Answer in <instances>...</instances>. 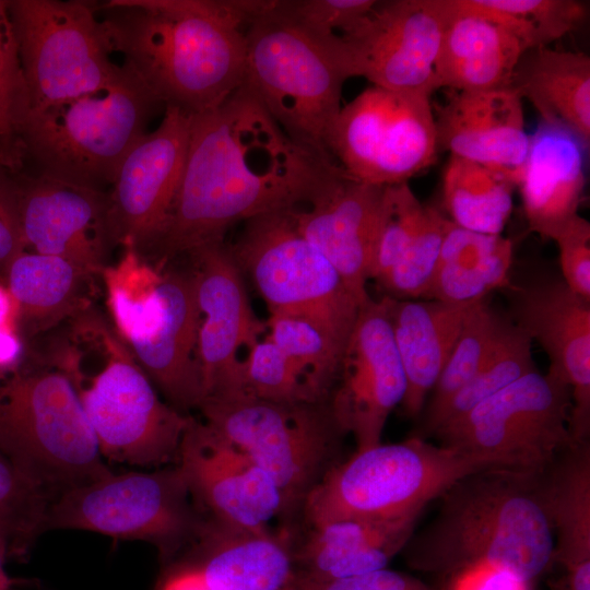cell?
<instances>
[{
  "instance_id": "cell-1",
  "label": "cell",
  "mask_w": 590,
  "mask_h": 590,
  "mask_svg": "<svg viewBox=\"0 0 590 590\" xmlns=\"http://www.w3.org/2000/svg\"><path fill=\"white\" fill-rule=\"evenodd\" d=\"M332 163L295 144L243 83L219 106L191 116L174 201L141 255L189 253L223 240L237 222L290 210Z\"/></svg>"
},
{
  "instance_id": "cell-2",
  "label": "cell",
  "mask_w": 590,
  "mask_h": 590,
  "mask_svg": "<svg viewBox=\"0 0 590 590\" xmlns=\"http://www.w3.org/2000/svg\"><path fill=\"white\" fill-rule=\"evenodd\" d=\"M266 0H109L97 4L113 52L166 106H219L245 81V28Z\"/></svg>"
},
{
  "instance_id": "cell-3",
  "label": "cell",
  "mask_w": 590,
  "mask_h": 590,
  "mask_svg": "<svg viewBox=\"0 0 590 590\" xmlns=\"http://www.w3.org/2000/svg\"><path fill=\"white\" fill-rule=\"evenodd\" d=\"M543 471L496 467L457 481L405 544L408 564L444 578L485 566L533 587L554 550Z\"/></svg>"
},
{
  "instance_id": "cell-4",
  "label": "cell",
  "mask_w": 590,
  "mask_h": 590,
  "mask_svg": "<svg viewBox=\"0 0 590 590\" xmlns=\"http://www.w3.org/2000/svg\"><path fill=\"white\" fill-rule=\"evenodd\" d=\"M244 33V84L295 144L334 162L327 140L353 76L344 51L302 28L280 0H269Z\"/></svg>"
},
{
  "instance_id": "cell-5",
  "label": "cell",
  "mask_w": 590,
  "mask_h": 590,
  "mask_svg": "<svg viewBox=\"0 0 590 590\" xmlns=\"http://www.w3.org/2000/svg\"><path fill=\"white\" fill-rule=\"evenodd\" d=\"M160 105L126 68L103 90L30 110L19 138V172L28 164L25 174L107 190Z\"/></svg>"
},
{
  "instance_id": "cell-6",
  "label": "cell",
  "mask_w": 590,
  "mask_h": 590,
  "mask_svg": "<svg viewBox=\"0 0 590 590\" xmlns=\"http://www.w3.org/2000/svg\"><path fill=\"white\" fill-rule=\"evenodd\" d=\"M102 273L118 335L140 367L176 410L199 408L204 390L193 272L161 273L128 250Z\"/></svg>"
},
{
  "instance_id": "cell-7",
  "label": "cell",
  "mask_w": 590,
  "mask_h": 590,
  "mask_svg": "<svg viewBox=\"0 0 590 590\" xmlns=\"http://www.w3.org/2000/svg\"><path fill=\"white\" fill-rule=\"evenodd\" d=\"M0 451L51 500L111 472L62 370L16 366L0 373Z\"/></svg>"
},
{
  "instance_id": "cell-8",
  "label": "cell",
  "mask_w": 590,
  "mask_h": 590,
  "mask_svg": "<svg viewBox=\"0 0 590 590\" xmlns=\"http://www.w3.org/2000/svg\"><path fill=\"white\" fill-rule=\"evenodd\" d=\"M496 467L504 465L412 436L356 450L335 463L302 506L310 528L345 519L398 518L423 512L460 479Z\"/></svg>"
},
{
  "instance_id": "cell-9",
  "label": "cell",
  "mask_w": 590,
  "mask_h": 590,
  "mask_svg": "<svg viewBox=\"0 0 590 590\" xmlns=\"http://www.w3.org/2000/svg\"><path fill=\"white\" fill-rule=\"evenodd\" d=\"M222 437L246 452L274 482L285 510L302 506L308 493L338 462L339 438L329 405L276 402L247 391L208 398L199 406Z\"/></svg>"
},
{
  "instance_id": "cell-10",
  "label": "cell",
  "mask_w": 590,
  "mask_h": 590,
  "mask_svg": "<svg viewBox=\"0 0 590 590\" xmlns=\"http://www.w3.org/2000/svg\"><path fill=\"white\" fill-rule=\"evenodd\" d=\"M204 520L177 468L106 476L60 493L47 510L46 531L84 530L154 545L174 556L196 541Z\"/></svg>"
},
{
  "instance_id": "cell-11",
  "label": "cell",
  "mask_w": 590,
  "mask_h": 590,
  "mask_svg": "<svg viewBox=\"0 0 590 590\" xmlns=\"http://www.w3.org/2000/svg\"><path fill=\"white\" fill-rule=\"evenodd\" d=\"M245 223L229 250L253 281L270 315L306 318L344 351L362 304L338 271L298 233L288 210Z\"/></svg>"
},
{
  "instance_id": "cell-12",
  "label": "cell",
  "mask_w": 590,
  "mask_h": 590,
  "mask_svg": "<svg viewBox=\"0 0 590 590\" xmlns=\"http://www.w3.org/2000/svg\"><path fill=\"white\" fill-rule=\"evenodd\" d=\"M31 109H39L117 82L125 66L113 49L97 4L82 0L8 1Z\"/></svg>"
},
{
  "instance_id": "cell-13",
  "label": "cell",
  "mask_w": 590,
  "mask_h": 590,
  "mask_svg": "<svg viewBox=\"0 0 590 590\" xmlns=\"http://www.w3.org/2000/svg\"><path fill=\"white\" fill-rule=\"evenodd\" d=\"M569 386L553 370L515 380L433 435L438 444L504 467L541 472L574 442Z\"/></svg>"
},
{
  "instance_id": "cell-14",
  "label": "cell",
  "mask_w": 590,
  "mask_h": 590,
  "mask_svg": "<svg viewBox=\"0 0 590 590\" xmlns=\"http://www.w3.org/2000/svg\"><path fill=\"white\" fill-rule=\"evenodd\" d=\"M327 150L357 180L381 187L408 182L438 153L430 96L367 87L341 108Z\"/></svg>"
},
{
  "instance_id": "cell-15",
  "label": "cell",
  "mask_w": 590,
  "mask_h": 590,
  "mask_svg": "<svg viewBox=\"0 0 590 590\" xmlns=\"http://www.w3.org/2000/svg\"><path fill=\"white\" fill-rule=\"evenodd\" d=\"M102 332L105 366L76 390L103 458L138 467L176 461L191 417L162 402L121 339Z\"/></svg>"
},
{
  "instance_id": "cell-16",
  "label": "cell",
  "mask_w": 590,
  "mask_h": 590,
  "mask_svg": "<svg viewBox=\"0 0 590 590\" xmlns=\"http://www.w3.org/2000/svg\"><path fill=\"white\" fill-rule=\"evenodd\" d=\"M451 14L450 0L377 1L338 39L352 75L387 90L430 96L439 88L435 66Z\"/></svg>"
},
{
  "instance_id": "cell-17",
  "label": "cell",
  "mask_w": 590,
  "mask_h": 590,
  "mask_svg": "<svg viewBox=\"0 0 590 590\" xmlns=\"http://www.w3.org/2000/svg\"><path fill=\"white\" fill-rule=\"evenodd\" d=\"M334 385L328 405L340 430L354 437L356 450L380 444L390 413L406 392L388 295L361 306Z\"/></svg>"
},
{
  "instance_id": "cell-18",
  "label": "cell",
  "mask_w": 590,
  "mask_h": 590,
  "mask_svg": "<svg viewBox=\"0 0 590 590\" xmlns=\"http://www.w3.org/2000/svg\"><path fill=\"white\" fill-rule=\"evenodd\" d=\"M189 253L196 267L200 311L197 356L204 400L246 391L238 351L243 346L249 350L260 340L266 324L255 316L239 267L223 240Z\"/></svg>"
},
{
  "instance_id": "cell-19",
  "label": "cell",
  "mask_w": 590,
  "mask_h": 590,
  "mask_svg": "<svg viewBox=\"0 0 590 590\" xmlns=\"http://www.w3.org/2000/svg\"><path fill=\"white\" fill-rule=\"evenodd\" d=\"M25 250L67 259L101 272L118 244L108 190L13 173Z\"/></svg>"
},
{
  "instance_id": "cell-20",
  "label": "cell",
  "mask_w": 590,
  "mask_h": 590,
  "mask_svg": "<svg viewBox=\"0 0 590 590\" xmlns=\"http://www.w3.org/2000/svg\"><path fill=\"white\" fill-rule=\"evenodd\" d=\"M176 462L197 506L209 511L214 521L267 530L273 518L286 512L271 477L204 422L191 417Z\"/></svg>"
},
{
  "instance_id": "cell-21",
  "label": "cell",
  "mask_w": 590,
  "mask_h": 590,
  "mask_svg": "<svg viewBox=\"0 0 590 590\" xmlns=\"http://www.w3.org/2000/svg\"><path fill=\"white\" fill-rule=\"evenodd\" d=\"M384 187L349 176L330 164L300 203L288 210L298 233L338 271L363 305L369 299L377 223Z\"/></svg>"
},
{
  "instance_id": "cell-22",
  "label": "cell",
  "mask_w": 590,
  "mask_h": 590,
  "mask_svg": "<svg viewBox=\"0 0 590 590\" xmlns=\"http://www.w3.org/2000/svg\"><path fill=\"white\" fill-rule=\"evenodd\" d=\"M191 116L166 106L158 127L121 161L108 190L118 244L142 252L164 225L184 170Z\"/></svg>"
},
{
  "instance_id": "cell-23",
  "label": "cell",
  "mask_w": 590,
  "mask_h": 590,
  "mask_svg": "<svg viewBox=\"0 0 590 590\" xmlns=\"http://www.w3.org/2000/svg\"><path fill=\"white\" fill-rule=\"evenodd\" d=\"M514 323L536 341L548 369L570 388L574 442L590 440V300L563 279H546L517 292Z\"/></svg>"
},
{
  "instance_id": "cell-24",
  "label": "cell",
  "mask_w": 590,
  "mask_h": 590,
  "mask_svg": "<svg viewBox=\"0 0 590 590\" xmlns=\"http://www.w3.org/2000/svg\"><path fill=\"white\" fill-rule=\"evenodd\" d=\"M433 111L438 151L496 170L518 187L530 134L522 98L514 88L449 90L447 101Z\"/></svg>"
},
{
  "instance_id": "cell-25",
  "label": "cell",
  "mask_w": 590,
  "mask_h": 590,
  "mask_svg": "<svg viewBox=\"0 0 590 590\" xmlns=\"http://www.w3.org/2000/svg\"><path fill=\"white\" fill-rule=\"evenodd\" d=\"M588 150L568 130L540 122L518 185L529 228L554 239L578 214Z\"/></svg>"
},
{
  "instance_id": "cell-26",
  "label": "cell",
  "mask_w": 590,
  "mask_h": 590,
  "mask_svg": "<svg viewBox=\"0 0 590 590\" xmlns=\"http://www.w3.org/2000/svg\"><path fill=\"white\" fill-rule=\"evenodd\" d=\"M196 565L211 590H296L294 554L267 530L204 521Z\"/></svg>"
},
{
  "instance_id": "cell-27",
  "label": "cell",
  "mask_w": 590,
  "mask_h": 590,
  "mask_svg": "<svg viewBox=\"0 0 590 590\" xmlns=\"http://www.w3.org/2000/svg\"><path fill=\"white\" fill-rule=\"evenodd\" d=\"M422 512L391 519H345L311 527L294 555L296 575L331 580L387 568L413 534Z\"/></svg>"
},
{
  "instance_id": "cell-28",
  "label": "cell",
  "mask_w": 590,
  "mask_h": 590,
  "mask_svg": "<svg viewBox=\"0 0 590 590\" xmlns=\"http://www.w3.org/2000/svg\"><path fill=\"white\" fill-rule=\"evenodd\" d=\"M388 297L392 333L406 379L401 406L406 415L416 416L452 352L471 304Z\"/></svg>"
},
{
  "instance_id": "cell-29",
  "label": "cell",
  "mask_w": 590,
  "mask_h": 590,
  "mask_svg": "<svg viewBox=\"0 0 590 590\" xmlns=\"http://www.w3.org/2000/svg\"><path fill=\"white\" fill-rule=\"evenodd\" d=\"M450 2L452 14L435 66L439 87L462 92L511 87L526 51L521 43L499 24Z\"/></svg>"
},
{
  "instance_id": "cell-30",
  "label": "cell",
  "mask_w": 590,
  "mask_h": 590,
  "mask_svg": "<svg viewBox=\"0 0 590 590\" xmlns=\"http://www.w3.org/2000/svg\"><path fill=\"white\" fill-rule=\"evenodd\" d=\"M511 88L538 110L541 121L571 132L590 145V58L542 47L522 54Z\"/></svg>"
},
{
  "instance_id": "cell-31",
  "label": "cell",
  "mask_w": 590,
  "mask_h": 590,
  "mask_svg": "<svg viewBox=\"0 0 590 590\" xmlns=\"http://www.w3.org/2000/svg\"><path fill=\"white\" fill-rule=\"evenodd\" d=\"M558 578L590 582V440L573 442L543 471ZM551 567V569H552Z\"/></svg>"
},
{
  "instance_id": "cell-32",
  "label": "cell",
  "mask_w": 590,
  "mask_h": 590,
  "mask_svg": "<svg viewBox=\"0 0 590 590\" xmlns=\"http://www.w3.org/2000/svg\"><path fill=\"white\" fill-rule=\"evenodd\" d=\"M512 244L450 223L445 235L427 297L447 304L470 305L509 285Z\"/></svg>"
},
{
  "instance_id": "cell-33",
  "label": "cell",
  "mask_w": 590,
  "mask_h": 590,
  "mask_svg": "<svg viewBox=\"0 0 590 590\" xmlns=\"http://www.w3.org/2000/svg\"><path fill=\"white\" fill-rule=\"evenodd\" d=\"M514 188L500 173L453 155L444 169L448 219L468 231L500 235L511 213Z\"/></svg>"
},
{
  "instance_id": "cell-34",
  "label": "cell",
  "mask_w": 590,
  "mask_h": 590,
  "mask_svg": "<svg viewBox=\"0 0 590 590\" xmlns=\"http://www.w3.org/2000/svg\"><path fill=\"white\" fill-rule=\"evenodd\" d=\"M5 273L19 316L42 322L69 310L87 274L67 259L26 250L10 262Z\"/></svg>"
},
{
  "instance_id": "cell-35",
  "label": "cell",
  "mask_w": 590,
  "mask_h": 590,
  "mask_svg": "<svg viewBox=\"0 0 590 590\" xmlns=\"http://www.w3.org/2000/svg\"><path fill=\"white\" fill-rule=\"evenodd\" d=\"M532 340L512 320L505 319L485 361L472 377L420 434L427 439L444 424L457 420L515 380L535 370Z\"/></svg>"
},
{
  "instance_id": "cell-36",
  "label": "cell",
  "mask_w": 590,
  "mask_h": 590,
  "mask_svg": "<svg viewBox=\"0 0 590 590\" xmlns=\"http://www.w3.org/2000/svg\"><path fill=\"white\" fill-rule=\"evenodd\" d=\"M509 31L524 50L548 47L578 27L587 4L576 0H455Z\"/></svg>"
},
{
  "instance_id": "cell-37",
  "label": "cell",
  "mask_w": 590,
  "mask_h": 590,
  "mask_svg": "<svg viewBox=\"0 0 590 590\" xmlns=\"http://www.w3.org/2000/svg\"><path fill=\"white\" fill-rule=\"evenodd\" d=\"M505 319L485 299L469 306L452 352L432 390L417 434L434 421L449 400L476 374L497 339Z\"/></svg>"
},
{
  "instance_id": "cell-38",
  "label": "cell",
  "mask_w": 590,
  "mask_h": 590,
  "mask_svg": "<svg viewBox=\"0 0 590 590\" xmlns=\"http://www.w3.org/2000/svg\"><path fill=\"white\" fill-rule=\"evenodd\" d=\"M267 335L294 364L318 402L324 403L335 384L343 350L312 321L270 315Z\"/></svg>"
},
{
  "instance_id": "cell-39",
  "label": "cell",
  "mask_w": 590,
  "mask_h": 590,
  "mask_svg": "<svg viewBox=\"0 0 590 590\" xmlns=\"http://www.w3.org/2000/svg\"><path fill=\"white\" fill-rule=\"evenodd\" d=\"M50 496L0 451V534L10 558L23 559L46 531Z\"/></svg>"
},
{
  "instance_id": "cell-40",
  "label": "cell",
  "mask_w": 590,
  "mask_h": 590,
  "mask_svg": "<svg viewBox=\"0 0 590 590\" xmlns=\"http://www.w3.org/2000/svg\"><path fill=\"white\" fill-rule=\"evenodd\" d=\"M31 109L8 1L0 0V165L19 169V138Z\"/></svg>"
},
{
  "instance_id": "cell-41",
  "label": "cell",
  "mask_w": 590,
  "mask_h": 590,
  "mask_svg": "<svg viewBox=\"0 0 590 590\" xmlns=\"http://www.w3.org/2000/svg\"><path fill=\"white\" fill-rule=\"evenodd\" d=\"M451 221L425 205L420 227L400 260L378 282L397 299L427 297Z\"/></svg>"
},
{
  "instance_id": "cell-42",
  "label": "cell",
  "mask_w": 590,
  "mask_h": 590,
  "mask_svg": "<svg viewBox=\"0 0 590 590\" xmlns=\"http://www.w3.org/2000/svg\"><path fill=\"white\" fill-rule=\"evenodd\" d=\"M424 208L408 182L384 187L370 279L379 281L400 260L420 227Z\"/></svg>"
},
{
  "instance_id": "cell-43",
  "label": "cell",
  "mask_w": 590,
  "mask_h": 590,
  "mask_svg": "<svg viewBox=\"0 0 590 590\" xmlns=\"http://www.w3.org/2000/svg\"><path fill=\"white\" fill-rule=\"evenodd\" d=\"M245 389L250 394L276 402H318L302 374L268 338L258 340L243 361Z\"/></svg>"
},
{
  "instance_id": "cell-44",
  "label": "cell",
  "mask_w": 590,
  "mask_h": 590,
  "mask_svg": "<svg viewBox=\"0 0 590 590\" xmlns=\"http://www.w3.org/2000/svg\"><path fill=\"white\" fill-rule=\"evenodd\" d=\"M376 0H280L281 9L320 42L340 39L352 32Z\"/></svg>"
},
{
  "instance_id": "cell-45",
  "label": "cell",
  "mask_w": 590,
  "mask_h": 590,
  "mask_svg": "<svg viewBox=\"0 0 590 590\" xmlns=\"http://www.w3.org/2000/svg\"><path fill=\"white\" fill-rule=\"evenodd\" d=\"M553 240L559 251L563 281L573 292L590 300V223L577 214Z\"/></svg>"
},
{
  "instance_id": "cell-46",
  "label": "cell",
  "mask_w": 590,
  "mask_h": 590,
  "mask_svg": "<svg viewBox=\"0 0 590 590\" xmlns=\"http://www.w3.org/2000/svg\"><path fill=\"white\" fill-rule=\"evenodd\" d=\"M296 590H432L408 574L381 568L331 580H315L296 575Z\"/></svg>"
},
{
  "instance_id": "cell-47",
  "label": "cell",
  "mask_w": 590,
  "mask_h": 590,
  "mask_svg": "<svg viewBox=\"0 0 590 590\" xmlns=\"http://www.w3.org/2000/svg\"><path fill=\"white\" fill-rule=\"evenodd\" d=\"M0 165V268L25 250L21 231L15 180L13 174Z\"/></svg>"
},
{
  "instance_id": "cell-48",
  "label": "cell",
  "mask_w": 590,
  "mask_h": 590,
  "mask_svg": "<svg viewBox=\"0 0 590 590\" xmlns=\"http://www.w3.org/2000/svg\"><path fill=\"white\" fill-rule=\"evenodd\" d=\"M442 590H532L533 587L494 568L477 566L445 578Z\"/></svg>"
},
{
  "instance_id": "cell-49",
  "label": "cell",
  "mask_w": 590,
  "mask_h": 590,
  "mask_svg": "<svg viewBox=\"0 0 590 590\" xmlns=\"http://www.w3.org/2000/svg\"><path fill=\"white\" fill-rule=\"evenodd\" d=\"M158 590H211L200 569L191 564H185L174 569L163 580Z\"/></svg>"
},
{
  "instance_id": "cell-50",
  "label": "cell",
  "mask_w": 590,
  "mask_h": 590,
  "mask_svg": "<svg viewBox=\"0 0 590 590\" xmlns=\"http://www.w3.org/2000/svg\"><path fill=\"white\" fill-rule=\"evenodd\" d=\"M22 350V342L14 328H0V373L17 366Z\"/></svg>"
},
{
  "instance_id": "cell-51",
  "label": "cell",
  "mask_w": 590,
  "mask_h": 590,
  "mask_svg": "<svg viewBox=\"0 0 590 590\" xmlns=\"http://www.w3.org/2000/svg\"><path fill=\"white\" fill-rule=\"evenodd\" d=\"M19 316L15 300L9 290L0 284V328H14Z\"/></svg>"
},
{
  "instance_id": "cell-52",
  "label": "cell",
  "mask_w": 590,
  "mask_h": 590,
  "mask_svg": "<svg viewBox=\"0 0 590 590\" xmlns=\"http://www.w3.org/2000/svg\"><path fill=\"white\" fill-rule=\"evenodd\" d=\"M7 558H10L9 545L0 534V590H14L22 585V580L11 578L4 569Z\"/></svg>"
}]
</instances>
